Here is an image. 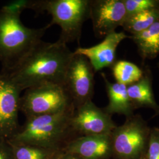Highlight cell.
Here are the masks:
<instances>
[{
    "instance_id": "cell-1",
    "label": "cell",
    "mask_w": 159,
    "mask_h": 159,
    "mask_svg": "<svg viewBox=\"0 0 159 159\" xmlns=\"http://www.w3.org/2000/svg\"><path fill=\"white\" fill-rule=\"evenodd\" d=\"M73 56L66 44L41 41L14 67L0 75L21 91L46 83L63 85Z\"/></svg>"
},
{
    "instance_id": "cell-2",
    "label": "cell",
    "mask_w": 159,
    "mask_h": 159,
    "mask_svg": "<svg viewBox=\"0 0 159 159\" xmlns=\"http://www.w3.org/2000/svg\"><path fill=\"white\" fill-rule=\"evenodd\" d=\"M74 110L26 119L24 125L8 140L16 144L63 151L70 141L78 137L71 125Z\"/></svg>"
},
{
    "instance_id": "cell-3",
    "label": "cell",
    "mask_w": 159,
    "mask_h": 159,
    "mask_svg": "<svg viewBox=\"0 0 159 159\" xmlns=\"http://www.w3.org/2000/svg\"><path fill=\"white\" fill-rule=\"evenodd\" d=\"M48 25L30 29L24 25L20 16L0 10V62L1 71L14 67L42 40Z\"/></svg>"
},
{
    "instance_id": "cell-4",
    "label": "cell",
    "mask_w": 159,
    "mask_h": 159,
    "mask_svg": "<svg viewBox=\"0 0 159 159\" xmlns=\"http://www.w3.org/2000/svg\"><path fill=\"white\" fill-rule=\"evenodd\" d=\"M90 0H33L31 10L47 11L52 17L50 28L58 25L61 28L58 41L67 44L79 41L84 23L90 19Z\"/></svg>"
},
{
    "instance_id": "cell-5",
    "label": "cell",
    "mask_w": 159,
    "mask_h": 159,
    "mask_svg": "<svg viewBox=\"0 0 159 159\" xmlns=\"http://www.w3.org/2000/svg\"><path fill=\"white\" fill-rule=\"evenodd\" d=\"M74 108L64 85L46 83L25 90L20 98V111L26 119L60 113Z\"/></svg>"
},
{
    "instance_id": "cell-6",
    "label": "cell",
    "mask_w": 159,
    "mask_h": 159,
    "mask_svg": "<svg viewBox=\"0 0 159 159\" xmlns=\"http://www.w3.org/2000/svg\"><path fill=\"white\" fill-rule=\"evenodd\" d=\"M150 130L139 116L127 117L111 133L112 152L121 159H134L145 147Z\"/></svg>"
},
{
    "instance_id": "cell-7",
    "label": "cell",
    "mask_w": 159,
    "mask_h": 159,
    "mask_svg": "<svg viewBox=\"0 0 159 159\" xmlns=\"http://www.w3.org/2000/svg\"><path fill=\"white\" fill-rule=\"evenodd\" d=\"M63 85L74 108L92 100L94 89V71L85 57L74 54L68 65Z\"/></svg>"
},
{
    "instance_id": "cell-8",
    "label": "cell",
    "mask_w": 159,
    "mask_h": 159,
    "mask_svg": "<svg viewBox=\"0 0 159 159\" xmlns=\"http://www.w3.org/2000/svg\"><path fill=\"white\" fill-rule=\"evenodd\" d=\"M71 125L78 136L110 134L117 127L111 116L98 107L92 100L75 108Z\"/></svg>"
},
{
    "instance_id": "cell-9",
    "label": "cell",
    "mask_w": 159,
    "mask_h": 159,
    "mask_svg": "<svg viewBox=\"0 0 159 159\" xmlns=\"http://www.w3.org/2000/svg\"><path fill=\"white\" fill-rule=\"evenodd\" d=\"M127 17L123 0H90V19L98 38L105 37L123 27Z\"/></svg>"
},
{
    "instance_id": "cell-10",
    "label": "cell",
    "mask_w": 159,
    "mask_h": 159,
    "mask_svg": "<svg viewBox=\"0 0 159 159\" xmlns=\"http://www.w3.org/2000/svg\"><path fill=\"white\" fill-rule=\"evenodd\" d=\"M21 91L6 77L0 75V137L10 140L20 128Z\"/></svg>"
},
{
    "instance_id": "cell-11",
    "label": "cell",
    "mask_w": 159,
    "mask_h": 159,
    "mask_svg": "<svg viewBox=\"0 0 159 159\" xmlns=\"http://www.w3.org/2000/svg\"><path fill=\"white\" fill-rule=\"evenodd\" d=\"M130 38L124 32H114L104 37L102 41L95 46L84 48L79 47L74 52L85 57L91 64L94 73L107 67H112L116 63V55L120 43Z\"/></svg>"
},
{
    "instance_id": "cell-12",
    "label": "cell",
    "mask_w": 159,
    "mask_h": 159,
    "mask_svg": "<svg viewBox=\"0 0 159 159\" xmlns=\"http://www.w3.org/2000/svg\"><path fill=\"white\" fill-rule=\"evenodd\" d=\"M63 151L83 159H107L113 153L111 134L76 137Z\"/></svg>"
},
{
    "instance_id": "cell-13",
    "label": "cell",
    "mask_w": 159,
    "mask_h": 159,
    "mask_svg": "<svg viewBox=\"0 0 159 159\" xmlns=\"http://www.w3.org/2000/svg\"><path fill=\"white\" fill-rule=\"evenodd\" d=\"M127 93L134 109L141 107L152 108L156 114L159 106L155 100L152 89V75L150 69L144 71L142 77L136 83L127 86Z\"/></svg>"
},
{
    "instance_id": "cell-14",
    "label": "cell",
    "mask_w": 159,
    "mask_h": 159,
    "mask_svg": "<svg viewBox=\"0 0 159 159\" xmlns=\"http://www.w3.org/2000/svg\"><path fill=\"white\" fill-rule=\"evenodd\" d=\"M104 80L107 94L108 105L103 108L110 115L119 114L125 115L127 118L133 116V107L127 93V86L117 82L111 83L104 73L101 74Z\"/></svg>"
},
{
    "instance_id": "cell-15",
    "label": "cell",
    "mask_w": 159,
    "mask_h": 159,
    "mask_svg": "<svg viewBox=\"0 0 159 159\" xmlns=\"http://www.w3.org/2000/svg\"><path fill=\"white\" fill-rule=\"evenodd\" d=\"M130 38L135 43L143 60H152L159 54V20L147 30Z\"/></svg>"
},
{
    "instance_id": "cell-16",
    "label": "cell",
    "mask_w": 159,
    "mask_h": 159,
    "mask_svg": "<svg viewBox=\"0 0 159 159\" xmlns=\"http://www.w3.org/2000/svg\"><path fill=\"white\" fill-rule=\"evenodd\" d=\"M159 20V8L148 10L128 16L123 27L131 35H134L147 30Z\"/></svg>"
},
{
    "instance_id": "cell-17",
    "label": "cell",
    "mask_w": 159,
    "mask_h": 159,
    "mask_svg": "<svg viewBox=\"0 0 159 159\" xmlns=\"http://www.w3.org/2000/svg\"><path fill=\"white\" fill-rule=\"evenodd\" d=\"M112 71L116 82L128 86L140 79L144 71L134 63L125 60L116 61Z\"/></svg>"
},
{
    "instance_id": "cell-18",
    "label": "cell",
    "mask_w": 159,
    "mask_h": 159,
    "mask_svg": "<svg viewBox=\"0 0 159 159\" xmlns=\"http://www.w3.org/2000/svg\"><path fill=\"white\" fill-rule=\"evenodd\" d=\"M10 144L14 159H56L63 152L34 146Z\"/></svg>"
},
{
    "instance_id": "cell-19",
    "label": "cell",
    "mask_w": 159,
    "mask_h": 159,
    "mask_svg": "<svg viewBox=\"0 0 159 159\" xmlns=\"http://www.w3.org/2000/svg\"><path fill=\"white\" fill-rule=\"evenodd\" d=\"M123 2L127 17L148 10L159 8V0H123Z\"/></svg>"
},
{
    "instance_id": "cell-20",
    "label": "cell",
    "mask_w": 159,
    "mask_h": 159,
    "mask_svg": "<svg viewBox=\"0 0 159 159\" xmlns=\"http://www.w3.org/2000/svg\"><path fill=\"white\" fill-rule=\"evenodd\" d=\"M32 4L33 0L13 1L3 6L0 10L8 14L20 16L24 10L26 9L31 10Z\"/></svg>"
},
{
    "instance_id": "cell-21",
    "label": "cell",
    "mask_w": 159,
    "mask_h": 159,
    "mask_svg": "<svg viewBox=\"0 0 159 159\" xmlns=\"http://www.w3.org/2000/svg\"><path fill=\"white\" fill-rule=\"evenodd\" d=\"M148 159H159V129L150 130Z\"/></svg>"
},
{
    "instance_id": "cell-22",
    "label": "cell",
    "mask_w": 159,
    "mask_h": 159,
    "mask_svg": "<svg viewBox=\"0 0 159 159\" xmlns=\"http://www.w3.org/2000/svg\"><path fill=\"white\" fill-rule=\"evenodd\" d=\"M0 159H14L11 146L8 140L0 137Z\"/></svg>"
},
{
    "instance_id": "cell-23",
    "label": "cell",
    "mask_w": 159,
    "mask_h": 159,
    "mask_svg": "<svg viewBox=\"0 0 159 159\" xmlns=\"http://www.w3.org/2000/svg\"><path fill=\"white\" fill-rule=\"evenodd\" d=\"M57 159H83L78 156L74 154L69 153L63 151L59 155Z\"/></svg>"
},
{
    "instance_id": "cell-24",
    "label": "cell",
    "mask_w": 159,
    "mask_h": 159,
    "mask_svg": "<svg viewBox=\"0 0 159 159\" xmlns=\"http://www.w3.org/2000/svg\"><path fill=\"white\" fill-rule=\"evenodd\" d=\"M157 66H158V67H159V63H157ZM158 115H159V111L157 113L155 114V115H154V116H158Z\"/></svg>"
},
{
    "instance_id": "cell-25",
    "label": "cell",
    "mask_w": 159,
    "mask_h": 159,
    "mask_svg": "<svg viewBox=\"0 0 159 159\" xmlns=\"http://www.w3.org/2000/svg\"><path fill=\"white\" fill-rule=\"evenodd\" d=\"M143 159V158H141V159Z\"/></svg>"
},
{
    "instance_id": "cell-26",
    "label": "cell",
    "mask_w": 159,
    "mask_h": 159,
    "mask_svg": "<svg viewBox=\"0 0 159 159\" xmlns=\"http://www.w3.org/2000/svg\"><path fill=\"white\" fill-rule=\"evenodd\" d=\"M57 158H58V157H57Z\"/></svg>"
}]
</instances>
